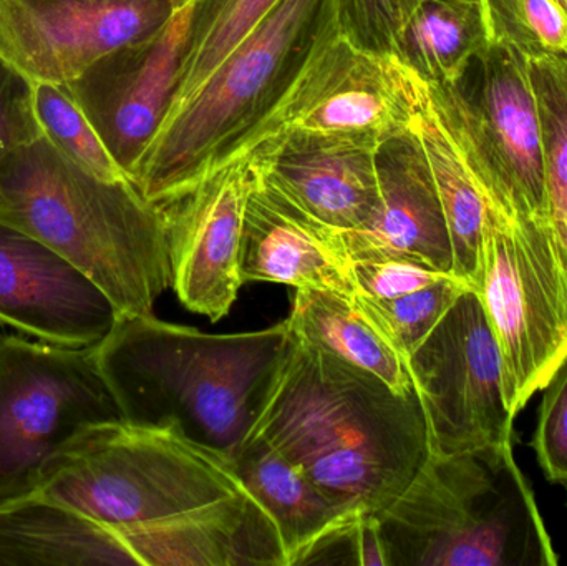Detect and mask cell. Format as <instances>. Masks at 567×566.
<instances>
[{
    "label": "cell",
    "instance_id": "1",
    "mask_svg": "<svg viewBox=\"0 0 567 566\" xmlns=\"http://www.w3.org/2000/svg\"><path fill=\"white\" fill-rule=\"evenodd\" d=\"M248 435L357 518L382 517L433 454L415 388L399 394L292 331Z\"/></svg>",
    "mask_w": 567,
    "mask_h": 566
},
{
    "label": "cell",
    "instance_id": "2",
    "mask_svg": "<svg viewBox=\"0 0 567 566\" xmlns=\"http://www.w3.org/2000/svg\"><path fill=\"white\" fill-rule=\"evenodd\" d=\"M289 339L287 319L261 331L208 335L153 315L118 316L93 356L123 421L176 429L233 459Z\"/></svg>",
    "mask_w": 567,
    "mask_h": 566
},
{
    "label": "cell",
    "instance_id": "3",
    "mask_svg": "<svg viewBox=\"0 0 567 566\" xmlns=\"http://www.w3.org/2000/svg\"><path fill=\"white\" fill-rule=\"evenodd\" d=\"M339 35L333 0H279L182 103L132 175L153 205L188 193L258 145L313 56Z\"/></svg>",
    "mask_w": 567,
    "mask_h": 566
},
{
    "label": "cell",
    "instance_id": "4",
    "mask_svg": "<svg viewBox=\"0 0 567 566\" xmlns=\"http://www.w3.org/2000/svg\"><path fill=\"white\" fill-rule=\"evenodd\" d=\"M0 222L65 256L120 316L153 315L172 288L162 206L132 179L109 182L80 168L43 136L0 163Z\"/></svg>",
    "mask_w": 567,
    "mask_h": 566
},
{
    "label": "cell",
    "instance_id": "5",
    "mask_svg": "<svg viewBox=\"0 0 567 566\" xmlns=\"http://www.w3.org/2000/svg\"><path fill=\"white\" fill-rule=\"evenodd\" d=\"M389 566H556L513 442L430 455L379 518Z\"/></svg>",
    "mask_w": 567,
    "mask_h": 566
},
{
    "label": "cell",
    "instance_id": "6",
    "mask_svg": "<svg viewBox=\"0 0 567 566\" xmlns=\"http://www.w3.org/2000/svg\"><path fill=\"white\" fill-rule=\"evenodd\" d=\"M248 494L229 455L173 428L115 421L63 445L35 495L120 528L202 514Z\"/></svg>",
    "mask_w": 567,
    "mask_h": 566
},
{
    "label": "cell",
    "instance_id": "7",
    "mask_svg": "<svg viewBox=\"0 0 567 566\" xmlns=\"http://www.w3.org/2000/svg\"><path fill=\"white\" fill-rule=\"evenodd\" d=\"M122 412L93 348L9 336L0 341V507L32 497L50 459L76 434Z\"/></svg>",
    "mask_w": 567,
    "mask_h": 566
},
{
    "label": "cell",
    "instance_id": "8",
    "mask_svg": "<svg viewBox=\"0 0 567 566\" xmlns=\"http://www.w3.org/2000/svg\"><path fill=\"white\" fill-rule=\"evenodd\" d=\"M518 418L567 356V271L551 225L488 208L478 289Z\"/></svg>",
    "mask_w": 567,
    "mask_h": 566
},
{
    "label": "cell",
    "instance_id": "9",
    "mask_svg": "<svg viewBox=\"0 0 567 566\" xmlns=\"http://www.w3.org/2000/svg\"><path fill=\"white\" fill-rule=\"evenodd\" d=\"M422 402L433 454L515 442L503 359L482 296L468 288L406 361Z\"/></svg>",
    "mask_w": 567,
    "mask_h": 566
},
{
    "label": "cell",
    "instance_id": "10",
    "mask_svg": "<svg viewBox=\"0 0 567 566\" xmlns=\"http://www.w3.org/2000/svg\"><path fill=\"white\" fill-rule=\"evenodd\" d=\"M422 90L423 80L396 56L375 55L337 35L313 56L262 140L297 130L377 150L412 126Z\"/></svg>",
    "mask_w": 567,
    "mask_h": 566
},
{
    "label": "cell",
    "instance_id": "11",
    "mask_svg": "<svg viewBox=\"0 0 567 566\" xmlns=\"http://www.w3.org/2000/svg\"><path fill=\"white\" fill-rule=\"evenodd\" d=\"M173 13L172 0H0V55L35 83L66 85Z\"/></svg>",
    "mask_w": 567,
    "mask_h": 566
},
{
    "label": "cell",
    "instance_id": "12",
    "mask_svg": "<svg viewBox=\"0 0 567 566\" xmlns=\"http://www.w3.org/2000/svg\"><path fill=\"white\" fill-rule=\"evenodd\" d=\"M252 183L255 166L245 153L162 205L172 288L185 308L213 322L229 315L245 285L239 259Z\"/></svg>",
    "mask_w": 567,
    "mask_h": 566
},
{
    "label": "cell",
    "instance_id": "13",
    "mask_svg": "<svg viewBox=\"0 0 567 566\" xmlns=\"http://www.w3.org/2000/svg\"><path fill=\"white\" fill-rule=\"evenodd\" d=\"M189 17L192 3L155 35L109 53L65 85L130 179L172 109Z\"/></svg>",
    "mask_w": 567,
    "mask_h": 566
},
{
    "label": "cell",
    "instance_id": "14",
    "mask_svg": "<svg viewBox=\"0 0 567 566\" xmlns=\"http://www.w3.org/2000/svg\"><path fill=\"white\" fill-rule=\"evenodd\" d=\"M452 89L473 133L508 183L523 218L551 225L528 56L508 43L489 40Z\"/></svg>",
    "mask_w": 567,
    "mask_h": 566
},
{
    "label": "cell",
    "instance_id": "15",
    "mask_svg": "<svg viewBox=\"0 0 567 566\" xmlns=\"http://www.w3.org/2000/svg\"><path fill=\"white\" fill-rule=\"evenodd\" d=\"M118 316L112 299L65 256L0 222V325L49 344L93 348Z\"/></svg>",
    "mask_w": 567,
    "mask_h": 566
},
{
    "label": "cell",
    "instance_id": "16",
    "mask_svg": "<svg viewBox=\"0 0 567 566\" xmlns=\"http://www.w3.org/2000/svg\"><path fill=\"white\" fill-rule=\"evenodd\" d=\"M248 153L259 179L336 231L365 228L379 208L375 148L287 130Z\"/></svg>",
    "mask_w": 567,
    "mask_h": 566
},
{
    "label": "cell",
    "instance_id": "17",
    "mask_svg": "<svg viewBox=\"0 0 567 566\" xmlns=\"http://www.w3.org/2000/svg\"><path fill=\"white\" fill-rule=\"evenodd\" d=\"M380 202L369 225L340 231L352 261L402 258L453 275L449 226L413 125L375 150Z\"/></svg>",
    "mask_w": 567,
    "mask_h": 566
},
{
    "label": "cell",
    "instance_id": "18",
    "mask_svg": "<svg viewBox=\"0 0 567 566\" xmlns=\"http://www.w3.org/2000/svg\"><path fill=\"white\" fill-rule=\"evenodd\" d=\"M352 266L340 231L297 208L255 172L243 226V282H279L353 296Z\"/></svg>",
    "mask_w": 567,
    "mask_h": 566
},
{
    "label": "cell",
    "instance_id": "19",
    "mask_svg": "<svg viewBox=\"0 0 567 566\" xmlns=\"http://www.w3.org/2000/svg\"><path fill=\"white\" fill-rule=\"evenodd\" d=\"M233 462L243 485L278 528L286 566L319 564L323 554L350 541L359 518L268 442L248 435Z\"/></svg>",
    "mask_w": 567,
    "mask_h": 566
},
{
    "label": "cell",
    "instance_id": "20",
    "mask_svg": "<svg viewBox=\"0 0 567 566\" xmlns=\"http://www.w3.org/2000/svg\"><path fill=\"white\" fill-rule=\"evenodd\" d=\"M128 565L105 525L32 495L0 507V566Z\"/></svg>",
    "mask_w": 567,
    "mask_h": 566
},
{
    "label": "cell",
    "instance_id": "21",
    "mask_svg": "<svg viewBox=\"0 0 567 566\" xmlns=\"http://www.w3.org/2000/svg\"><path fill=\"white\" fill-rule=\"evenodd\" d=\"M439 189L453 251V276L478 291L488 205L442 110L423 80L422 100L413 119Z\"/></svg>",
    "mask_w": 567,
    "mask_h": 566
},
{
    "label": "cell",
    "instance_id": "22",
    "mask_svg": "<svg viewBox=\"0 0 567 566\" xmlns=\"http://www.w3.org/2000/svg\"><path fill=\"white\" fill-rule=\"evenodd\" d=\"M287 321L300 341L377 375L399 394L413 391L405 362L357 309L352 296L296 289Z\"/></svg>",
    "mask_w": 567,
    "mask_h": 566
},
{
    "label": "cell",
    "instance_id": "23",
    "mask_svg": "<svg viewBox=\"0 0 567 566\" xmlns=\"http://www.w3.org/2000/svg\"><path fill=\"white\" fill-rule=\"evenodd\" d=\"M489 43L480 0H423L403 29L396 59L433 85H458Z\"/></svg>",
    "mask_w": 567,
    "mask_h": 566
},
{
    "label": "cell",
    "instance_id": "24",
    "mask_svg": "<svg viewBox=\"0 0 567 566\" xmlns=\"http://www.w3.org/2000/svg\"><path fill=\"white\" fill-rule=\"evenodd\" d=\"M278 2L279 0H192L188 39L176 80L172 109L192 95Z\"/></svg>",
    "mask_w": 567,
    "mask_h": 566
},
{
    "label": "cell",
    "instance_id": "25",
    "mask_svg": "<svg viewBox=\"0 0 567 566\" xmlns=\"http://www.w3.org/2000/svg\"><path fill=\"white\" fill-rule=\"evenodd\" d=\"M538 109L549 222L567 271V56L528 59Z\"/></svg>",
    "mask_w": 567,
    "mask_h": 566
},
{
    "label": "cell",
    "instance_id": "26",
    "mask_svg": "<svg viewBox=\"0 0 567 566\" xmlns=\"http://www.w3.org/2000/svg\"><path fill=\"white\" fill-rule=\"evenodd\" d=\"M468 288L470 286L455 276H449L430 288L399 296V298L375 299L353 295L352 299L357 309L395 349L396 354L406 366L410 356L435 329L456 298Z\"/></svg>",
    "mask_w": 567,
    "mask_h": 566
},
{
    "label": "cell",
    "instance_id": "27",
    "mask_svg": "<svg viewBox=\"0 0 567 566\" xmlns=\"http://www.w3.org/2000/svg\"><path fill=\"white\" fill-rule=\"evenodd\" d=\"M35 113L43 138L70 162L109 182L130 179L65 85L37 82Z\"/></svg>",
    "mask_w": 567,
    "mask_h": 566
},
{
    "label": "cell",
    "instance_id": "28",
    "mask_svg": "<svg viewBox=\"0 0 567 566\" xmlns=\"http://www.w3.org/2000/svg\"><path fill=\"white\" fill-rule=\"evenodd\" d=\"M489 40L523 55L567 56V0H482Z\"/></svg>",
    "mask_w": 567,
    "mask_h": 566
},
{
    "label": "cell",
    "instance_id": "29",
    "mask_svg": "<svg viewBox=\"0 0 567 566\" xmlns=\"http://www.w3.org/2000/svg\"><path fill=\"white\" fill-rule=\"evenodd\" d=\"M423 0H333L339 35L382 56H396L399 40Z\"/></svg>",
    "mask_w": 567,
    "mask_h": 566
},
{
    "label": "cell",
    "instance_id": "30",
    "mask_svg": "<svg viewBox=\"0 0 567 566\" xmlns=\"http://www.w3.org/2000/svg\"><path fill=\"white\" fill-rule=\"evenodd\" d=\"M542 391L532 447L546 478L567 488V356Z\"/></svg>",
    "mask_w": 567,
    "mask_h": 566
},
{
    "label": "cell",
    "instance_id": "31",
    "mask_svg": "<svg viewBox=\"0 0 567 566\" xmlns=\"http://www.w3.org/2000/svg\"><path fill=\"white\" fill-rule=\"evenodd\" d=\"M42 136L35 113V82L0 55V163Z\"/></svg>",
    "mask_w": 567,
    "mask_h": 566
},
{
    "label": "cell",
    "instance_id": "32",
    "mask_svg": "<svg viewBox=\"0 0 567 566\" xmlns=\"http://www.w3.org/2000/svg\"><path fill=\"white\" fill-rule=\"evenodd\" d=\"M352 271L355 295L375 299L399 298L453 276L402 258L360 259L353 261Z\"/></svg>",
    "mask_w": 567,
    "mask_h": 566
},
{
    "label": "cell",
    "instance_id": "33",
    "mask_svg": "<svg viewBox=\"0 0 567 566\" xmlns=\"http://www.w3.org/2000/svg\"><path fill=\"white\" fill-rule=\"evenodd\" d=\"M353 565L389 566L379 517H360L352 531Z\"/></svg>",
    "mask_w": 567,
    "mask_h": 566
},
{
    "label": "cell",
    "instance_id": "34",
    "mask_svg": "<svg viewBox=\"0 0 567 566\" xmlns=\"http://www.w3.org/2000/svg\"><path fill=\"white\" fill-rule=\"evenodd\" d=\"M172 3L173 9H175L176 12V10H182L183 7L189 6V3H192V0H172Z\"/></svg>",
    "mask_w": 567,
    "mask_h": 566
},
{
    "label": "cell",
    "instance_id": "35",
    "mask_svg": "<svg viewBox=\"0 0 567 566\" xmlns=\"http://www.w3.org/2000/svg\"><path fill=\"white\" fill-rule=\"evenodd\" d=\"M480 2H482V0H480Z\"/></svg>",
    "mask_w": 567,
    "mask_h": 566
}]
</instances>
